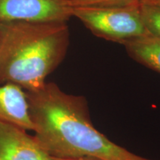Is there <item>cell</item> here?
<instances>
[{
  "label": "cell",
  "mask_w": 160,
  "mask_h": 160,
  "mask_svg": "<svg viewBox=\"0 0 160 160\" xmlns=\"http://www.w3.org/2000/svg\"><path fill=\"white\" fill-rule=\"evenodd\" d=\"M37 142L52 157L69 160H149L116 145L93 127L82 96L53 82L25 91Z\"/></svg>",
  "instance_id": "1"
},
{
  "label": "cell",
  "mask_w": 160,
  "mask_h": 160,
  "mask_svg": "<svg viewBox=\"0 0 160 160\" xmlns=\"http://www.w3.org/2000/svg\"><path fill=\"white\" fill-rule=\"evenodd\" d=\"M69 42L67 22H1L0 85L41 88L65 59Z\"/></svg>",
  "instance_id": "2"
},
{
  "label": "cell",
  "mask_w": 160,
  "mask_h": 160,
  "mask_svg": "<svg viewBox=\"0 0 160 160\" xmlns=\"http://www.w3.org/2000/svg\"><path fill=\"white\" fill-rule=\"evenodd\" d=\"M72 17L79 19L98 37L122 44L149 34L144 25L139 5L128 7L72 8Z\"/></svg>",
  "instance_id": "3"
},
{
  "label": "cell",
  "mask_w": 160,
  "mask_h": 160,
  "mask_svg": "<svg viewBox=\"0 0 160 160\" xmlns=\"http://www.w3.org/2000/svg\"><path fill=\"white\" fill-rule=\"evenodd\" d=\"M68 0H0V22H68Z\"/></svg>",
  "instance_id": "4"
},
{
  "label": "cell",
  "mask_w": 160,
  "mask_h": 160,
  "mask_svg": "<svg viewBox=\"0 0 160 160\" xmlns=\"http://www.w3.org/2000/svg\"><path fill=\"white\" fill-rule=\"evenodd\" d=\"M26 131L0 120V160H69L52 157Z\"/></svg>",
  "instance_id": "5"
},
{
  "label": "cell",
  "mask_w": 160,
  "mask_h": 160,
  "mask_svg": "<svg viewBox=\"0 0 160 160\" xmlns=\"http://www.w3.org/2000/svg\"><path fill=\"white\" fill-rule=\"evenodd\" d=\"M0 120L33 131L25 91L14 84L0 85Z\"/></svg>",
  "instance_id": "6"
},
{
  "label": "cell",
  "mask_w": 160,
  "mask_h": 160,
  "mask_svg": "<svg viewBox=\"0 0 160 160\" xmlns=\"http://www.w3.org/2000/svg\"><path fill=\"white\" fill-rule=\"evenodd\" d=\"M130 57L137 62L160 73V39L151 34L124 42Z\"/></svg>",
  "instance_id": "7"
},
{
  "label": "cell",
  "mask_w": 160,
  "mask_h": 160,
  "mask_svg": "<svg viewBox=\"0 0 160 160\" xmlns=\"http://www.w3.org/2000/svg\"><path fill=\"white\" fill-rule=\"evenodd\" d=\"M142 19L149 34L160 39V5L139 4Z\"/></svg>",
  "instance_id": "8"
},
{
  "label": "cell",
  "mask_w": 160,
  "mask_h": 160,
  "mask_svg": "<svg viewBox=\"0 0 160 160\" xmlns=\"http://www.w3.org/2000/svg\"><path fill=\"white\" fill-rule=\"evenodd\" d=\"M140 0H68L71 8H110L139 5Z\"/></svg>",
  "instance_id": "9"
},
{
  "label": "cell",
  "mask_w": 160,
  "mask_h": 160,
  "mask_svg": "<svg viewBox=\"0 0 160 160\" xmlns=\"http://www.w3.org/2000/svg\"><path fill=\"white\" fill-rule=\"evenodd\" d=\"M139 4H153L160 5V0H140Z\"/></svg>",
  "instance_id": "10"
},
{
  "label": "cell",
  "mask_w": 160,
  "mask_h": 160,
  "mask_svg": "<svg viewBox=\"0 0 160 160\" xmlns=\"http://www.w3.org/2000/svg\"><path fill=\"white\" fill-rule=\"evenodd\" d=\"M0 34H1V22H0Z\"/></svg>",
  "instance_id": "11"
},
{
  "label": "cell",
  "mask_w": 160,
  "mask_h": 160,
  "mask_svg": "<svg viewBox=\"0 0 160 160\" xmlns=\"http://www.w3.org/2000/svg\"><path fill=\"white\" fill-rule=\"evenodd\" d=\"M80 160H82V159H80Z\"/></svg>",
  "instance_id": "12"
}]
</instances>
